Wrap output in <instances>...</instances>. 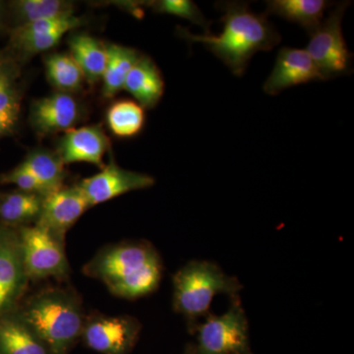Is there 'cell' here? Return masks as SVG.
<instances>
[{
    "label": "cell",
    "mask_w": 354,
    "mask_h": 354,
    "mask_svg": "<svg viewBox=\"0 0 354 354\" xmlns=\"http://www.w3.org/2000/svg\"><path fill=\"white\" fill-rule=\"evenodd\" d=\"M115 297L137 299L158 290L162 263L152 244L130 241L104 247L83 269Z\"/></svg>",
    "instance_id": "2"
},
{
    "label": "cell",
    "mask_w": 354,
    "mask_h": 354,
    "mask_svg": "<svg viewBox=\"0 0 354 354\" xmlns=\"http://www.w3.org/2000/svg\"><path fill=\"white\" fill-rule=\"evenodd\" d=\"M123 88L136 99L142 108L153 109L164 95V78L155 62L141 55L128 73Z\"/></svg>",
    "instance_id": "16"
},
{
    "label": "cell",
    "mask_w": 354,
    "mask_h": 354,
    "mask_svg": "<svg viewBox=\"0 0 354 354\" xmlns=\"http://www.w3.org/2000/svg\"><path fill=\"white\" fill-rule=\"evenodd\" d=\"M18 232L29 281L68 278L69 263L64 241L38 225L21 227Z\"/></svg>",
    "instance_id": "7"
},
{
    "label": "cell",
    "mask_w": 354,
    "mask_h": 354,
    "mask_svg": "<svg viewBox=\"0 0 354 354\" xmlns=\"http://www.w3.org/2000/svg\"><path fill=\"white\" fill-rule=\"evenodd\" d=\"M0 354H51L17 309L0 315Z\"/></svg>",
    "instance_id": "15"
},
{
    "label": "cell",
    "mask_w": 354,
    "mask_h": 354,
    "mask_svg": "<svg viewBox=\"0 0 354 354\" xmlns=\"http://www.w3.org/2000/svg\"><path fill=\"white\" fill-rule=\"evenodd\" d=\"M216 7L223 12L221 34L193 35L179 27V36L188 43L204 44L232 74L243 76L254 55L272 50L281 43V35L265 13L253 12L247 2H218Z\"/></svg>",
    "instance_id": "1"
},
{
    "label": "cell",
    "mask_w": 354,
    "mask_h": 354,
    "mask_svg": "<svg viewBox=\"0 0 354 354\" xmlns=\"http://www.w3.org/2000/svg\"><path fill=\"white\" fill-rule=\"evenodd\" d=\"M153 184V177L121 169L111 160L99 174L84 179L79 187L93 207L131 191L152 187Z\"/></svg>",
    "instance_id": "10"
},
{
    "label": "cell",
    "mask_w": 354,
    "mask_h": 354,
    "mask_svg": "<svg viewBox=\"0 0 354 354\" xmlns=\"http://www.w3.org/2000/svg\"><path fill=\"white\" fill-rule=\"evenodd\" d=\"M106 48L108 60L102 75V94L106 97H113L124 87L128 73L141 55L133 48L118 44H109Z\"/></svg>",
    "instance_id": "20"
},
{
    "label": "cell",
    "mask_w": 354,
    "mask_h": 354,
    "mask_svg": "<svg viewBox=\"0 0 354 354\" xmlns=\"http://www.w3.org/2000/svg\"><path fill=\"white\" fill-rule=\"evenodd\" d=\"M150 6L153 7L156 12L177 16L201 26L205 31L204 35L212 34L209 29L212 22L205 18L199 7L190 0H160L151 2Z\"/></svg>",
    "instance_id": "25"
},
{
    "label": "cell",
    "mask_w": 354,
    "mask_h": 354,
    "mask_svg": "<svg viewBox=\"0 0 354 354\" xmlns=\"http://www.w3.org/2000/svg\"><path fill=\"white\" fill-rule=\"evenodd\" d=\"M46 75L51 85L62 93L75 92L85 79L82 70L74 58L67 53L48 55L44 60Z\"/></svg>",
    "instance_id": "23"
},
{
    "label": "cell",
    "mask_w": 354,
    "mask_h": 354,
    "mask_svg": "<svg viewBox=\"0 0 354 354\" xmlns=\"http://www.w3.org/2000/svg\"><path fill=\"white\" fill-rule=\"evenodd\" d=\"M15 73L8 64L0 62V111L18 104Z\"/></svg>",
    "instance_id": "28"
},
{
    "label": "cell",
    "mask_w": 354,
    "mask_h": 354,
    "mask_svg": "<svg viewBox=\"0 0 354 354\" xmlns=\"http://www.w3.org/2000/svg\"><path fill=\"white\" fill-rule=\"evenodd\" d=\"M19 25L73 15V6L62 0H19L11 3Z\"/></svg>",
    "instance_id": "22"
},
{
    "label": "cell",
    "mask_w": 354,
    "mask_h": 354,
    "mask_svg": "<svg viewBox=\"0 0 354 354\" xmlns=\"http://www.w3.org/2000/svg\"><path fill=\"white\" fill-rule=\"evenodd\" d=\"M108 124L116 136L130 138L136 136L145 125V111L138 102L122 100L114 102L108 111Z\"/></svg>",
    "instance_id": "21"
},
{
    "label": "cell",
    "mask_w": 354,
    "mask_h": 354,
    "mask_svg": "<svg viewBox=\"0 0 354 354\" xmlns=\"http://www.w3.org/2000/svg\"><path fill=\"white\" fill-rule=\"evenodd\" d=\"M38 179L44 187L51 193L62 187L64 179V164L57 155L43 152L30 153L20 165Z\"/></svg>",
    "instance_id": "24"
},
{
    "label": "cell",
    "mask_w": 354,
    "mask_h": 354,
    "mask_svg": "<svg viewBox=\"0 0 354 354\" xmlns=\"http://www.w3.org/2000/svg\"><path fill=\"white\" fill-rule=\"evenodd\" d=\"M249 354H252V353H249Z\"/></svg>",
    "instance_id": "31"
},
{
    "label": "cell",
    "mask_w": 354,
    "mask_h": 354,
    "mask_svg": "<svg viewBox=\"0 0 354 354\" xmlns=\"http://www.w3.org/2000/svg\"><path fill=\"white\" fill-rule=\"evenodd\" d=\"M44 197L37 193L16 191L0 196V221L7 227L19 228L38 221Z\"/></svg>",
    "instance_id": "18"
},
{
    "label": "cell",
    "mask_w": 354,
    "mask_h": 354,
    "mask_svg": "<svg viewBox=\"0 0 354 354\" xmlns=\"http://www.w3.org/2000/svg\"><path fill=\"white\" fill-rule=\"evenodd\" d=\"M28 281L18 228L0 223V315L18 308Z\"/></svg>",
    "instance_id": "9"
},
{
    "label": "cell",
    "mask_w": 354,
    "mask_h": 354,
    "mask_svg": "<svg viewBox=\"0 0 354 354\" xmlns=\"http://www.w3.org/2000/svg\"><path fill=\"white\" fill-rule=\"evenodd\" d=\"M81 25H82V19L76 17L74 14L65 17L36 21V22L16 27L11 32V39L26 38V37L44 34V32H53L58 29L73 30L74 28Z\"/></svg>",
    "instance_id": "26"
},
{
    "label": "cell",
    "mask_w": 354,
    "mask_h": 354,
    "mask_svg": "<svg viewBox=\"0 0 354 354\" xmlns=\"http://www.w3.org/2000/svg\"><path fill=\"white\" fill-rule=\"evenodd\" d=\"M71 57L82 70L84 77L90 84L102 79L106 70V48L97 39L87 35H77L69 41Z\"/></svg>",
    "instance_id": "19"
},
{
    "label": "cell",
    "mask_w": 354,
    "mask_h": 354,
    "mask_svg": "<svg viewBox=\"0 0 354 354\" xmlns=\"http://www.w3.org/2000/svg\"><path fill=\"white\" fill-rule=\"evenodd\" d=\"M88 208L90 204L79 185L66 188L62 186L44 197L36 225L64 241L70 227Z\"/></svg>",
    "instance_id": "11"
},
{
    "label": "cell",
    "mask_w": 354,
    "mask_h": 354,
    "mask_svg": "<svg viewBox=\"0 0 354 354\" xmlns=\"http://www.w3.org/2000/svg\"><path fill=\"white\" fill-rule=\"evenodd\" d=\"M0 183L15 184L21 191L37 193L43 197L50 194L43 184L39 183L38 179L35 178L29 171L23 169L21 165H18L16 169L9 171L8 174L0 176Z\"/></svg>",
    "instance_id": "27"
},
{
    "label": "cell",
    "mask_w": 354,
    "mask_h": 354,
    "mask_svg": "<svg viewBox=\"0 0 354 354\" xmlns=\"http://www.w3.org/2000/svg\"><path fill=\"white\" fill-rule=\"evenodd\" d=\"M141 325L130 316L94 314L86 318L81 339L88 348L102 354H129L138 341Z\"/></svg>",
    "instance_id": "8"
},
{
    "label": "cell",
    "mask_w": 354,
    "mask_h": 354,
    "mask_svg": "<svg viewBox=\"0 0 354 354\" xmlns=\"http://www.w3.org/2000/svg\"><path fill=\"white\" fill-rule=\"evenodd\" d=\"M351 2L344 1L335 6L327 19L323 20L307 44L308 53L323 80L348 74L351 69L353 53L346 46L342 34V23Z\"/></svg>",
    "instance_id": "6"
},
{
    "label": "cell",
    "mask_w": 354,
    "mask_h": 354,
    "mask_svg": "<svg viewBox=\"0 0 354 354\" xmlns=\"http://www.w3.org/2000/svg\"><path fill=\"white\" fill-rule=\"evenodd\" d=\"M172 281L174 308L187 319L191 329L196 326L198 319L208 315L216 295L235 297L242 288L239 279L227 276L218 265L208 261H191L176 272Z\"/></svg>",
    "instance_id": "4"
},
{
    "label": "cell",
    "mask_w": 354,
    "mask_h": 354,
    "mask_svg": "<svg viewBox=\"0 0 354 354\" xmlns=\"http://www.w3.org/2000/svg\"><path fill=\"white\" fill-rule=\"evenodd\" d=\"M265 14L276 15L304 28L309 35L313 34L324 20L326 9L333 2L326 0H269L266 2Z\"/></svg>",
    "instance_id": "17"
},
{
    "label": "cell",
    "mask_w": 354,
    "mask_h": 354,
    "mask_svg": "<svg viewBox=\"0 0 354 354\" xmlns=\"http://www.w3.org/2000/svg\"><path fill=\"white\" fill-rule=\"evenodd\" d=\"M79 118L78 104L66 93H55L35 102L31 111L32 127L41 135L67 131Z\"/></svg>",
    "instance_id": "14"
},
{
    "label": "cell",
    "mask_w": 354,
    "mask_h": 354,
    "mask_svg": "<svg viewBox=\"0 0 354 354\" xmlns=\"http://www.w3.org/2000/svg\"><path fill=\"white\" fill-rule=\"evenodd\" d=\"M324 81L311 57L305 50L281 48L271 74L263 86L266 94L279 95L286 88L311 82Z\"/></svg>",
    "instance_id": "12"
},
{
    "label": "cell",
    "mask_w": 354,
    "mask_h": 354,
    "mask_svg": "<svg viewBox=\"0 0 354 354\" xmlns=\"http://www.w3.org/2000/svg\"><path fill=\"white\" fill-rule=\"evenodd\" d=\"M109 147L106 135L100 127L71 128L65 131L58 147V158L62 164L88 162L104 167L102 158Z\"/></svg>",
    "instance_id": "13"
},
{
    "label": "cell",
    "mask_w": 354,
    "mask_h": 354,
    "mask_svg": "<svg viewBox=\"0 0 354 354\" xmlns=\"http://www.w3.org/2000/svg\"><path fill=\"white\" fill-rule=\"evenodd\" d=\"M2 14V3L0 2V17H1Z\"/></svg>",
    "instance_id": "30"
},
{
    "label": "cell",
    "mask_w": 354,
    "mask_h": 354,
    "mask_svg": "<svg viewBox=\"0 0 354 354\" xmlns=\"http://www.w3.org/2000/svg\"><path fill=\"white\" fill-rule=\"evenodd\" d=\"M17 311L51 354H68L81 339L86 317L73 290L46 288L32 295Z\"/></svg>",
    "instance_id": "3"
},
{
    "label": "cell",
    "mask_w": 354,
    "mask_h": 354,
    "mask_svg": "<svg viewBox=\"0 0 354 354\" xmlns=\"http://www.w3.org/2000/svg\"><path fill=\"white\" fill-rule=\"evenodd\" d=\"M20 104H13L10 108L0 111V137L12 132L19 120Z\"/></svg>",
    "instance_id": "29"
},
{
    "label": "cell",
    "mask_w": 354,
    "mask_h": 354,
    "mask_svg": "<svg viewBox=\"0 0 354 354\" xmlns=\"http://www.w3.org/2000/svg\"><path fill=\"white\" fill-rule=\"evenodd\" d=\"M196 339L184 354H249L248 322L239 297L223 315H209L195 326Z\"/></svg>",
    "instance_id": "5"
}]
</instances>
